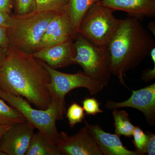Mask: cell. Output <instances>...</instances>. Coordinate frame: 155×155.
I'll return each mask as SVG.
<instances>
[{"label": "cell", "mask_w": 155, "mask_h": 155, "mask_svg": "<svg viewBox=\"0 0 155 155\" xmlns=\"http://www.w3.org/2000/svg\"><path fill=\"white\" fill-rule=\"evenodd\" d=\"M50 81L49 73L38 60L9 45L0 67L1 90L46 110L51 103L48 87Z\"/></svg>", "instance_id": "obj_1"}, {"label": "cell", "mask_w": 155, "mask_h": 155, "mask_svg": "<svg viewBox=\"0 0 155 155\" xmlns=\"http://www.w3.org/2000/svg\"><path fill=\"white\" fill-rule=\"evenodd\" d=\"M154 47L153 38L140 20L130 17L122 19L108 45L112 74L127 88L124 75L138 67Z\"/></svg>", "instance_id": "obj_2"}, {"label": "cell", "mask_w": 155, "mask_h": 155, "mask_svg": "<svg viewBox=\"0 0 155 155\" xmlns=\"http://www.w3.org/2000/svg\"><path fill=\"white\" fill-rule=\"evenodd\" d=\"M56 12L35 11L12 16V23L7 28L9 45L29 54L37 51L42 36Z\"/></svg>", "instance_id": "obj_3"}, {"label": "cell", "mask_w": 155, "mask_h": 155, "mask_svg": "<svg viewBox=\"0 0 155 155\" xmlns=\"http://www.w3.org/2000/svg\"><path fill=\"white\" fill-rule=\"evenodd\" d=\"M0 98L19 111L26 121L30 122L53 144H58L59 132L56 122L62 120L66 109L56 101L51 100L46 110L34 109L30 103L20 96L11 94L0 89Z\"/></svg>", "instance_id": "obj_4"}, {"label": "cell", "mask_w": 155, "mask_h": 155, "mask_svg": "<svg viewBox=\"0 0 155 155\" xmlns=\"http://www.w3.org/2000/svg\"><path fill=\"white\" fill-rule=\"evenodd\" d=\"M73 39L76 52L73 59L74 64L80 65L84 72L105 87L107 86L112 75L108 46L94 44L79 33Z\"/></svg>", "instance_id": "obj_5"}, {"label": "cell", "mask_w": 155, "mask_h": 155, "mask_svg": "<svg viewBox=\"0 0 155 155\" xmlns=\"http://www.w3.org/2000/svg\"><path fill=\"white\" fill-rule=\"evenodd\" d=\"M114 12L113 9L96 3L81 20L78 33L94 44L107 46L122 21L114 17Z\"/></svg>", "instance_id": "obj_6"}, {"label": "cell", "mask_w": 155, "mask_h": 155, "mask_svg": "<svg viewBox=\"0 0 155 155\" xmlns=\"http://www.w3.org/2000/svg\"><path fill=\"white\" fill-rule=\"evenodd\" d=\"M39 61L50 74L51 81L48 87L51 100L58 102L64 109H66L65 97L71 91L84 87L94 95L99 93L105 87L102 83L83 71L75 74L64 73L53 69L43 61Z\"/></svg>", "instance_id": "obj_7"}, {"label": "cell", "mask_w": 155, "mask_h": 155, "mask_svg": "<svg viewBox=\"0 0 155 155\" xmlns=\"http://www.w3.org/2000/svg\"><path fill=\"white\" fill-rule=\"evenodd\" d=\"M35 128L27 121L11 126L0 139V155H25Z\"/></svg>", "instance_id": "obj_8"}, {"label": "cell", "mask_w": 155, "mask_h": 155, "mask_svg": "<svg viewBox=\"0 0 155 155\" xmlns=\"http://www.w3.org/2000/svg\"><path fill=\"white\" fill-rule=\"evenodd\" d=\"M105 107L108 110H117L122 107H131L141 111L150 126L155 123V83L136 91L125 101L116 102L108 100Z\"/></svg>", "instance_id": "obj_9"}, {"label": "cell", "mask_w": 155, "mask_h": 155, "mask_svg": "<svg viewBox=\"0 0 155 155\" xmlns=\"http://www.w3.org/2000/svg\"><path fill=\"white\" fill-rule=\"evenodd\" d=\"M57 147L62 155H103L85 126L74 135L61 131Z\"/></svg>", "instance_id": "obj_10"}, {"label": "cell", "mask_w": 155, "mask_h": 155, "mask_svg": "<svg viewBox=\"0 0 155 155\" xmlns=\"http://www.w3.org/2000/svg\"><path fill=\"white\" fill-rule=\"evenodd\" d=\"M74 37V31L68 14L65 11L57 12L42 36L38 51L73 39Z\"/></svg>", "instance_id": "obj_11"}, {"label": "cell", "mask_w": 155, "mask_h": 155, "mask_svg": "<svg viewBox=\"0 0 155 155\" xmlns=\"http://www.w3.org/2000/svg\"><path fill=\"white\" fill-rule=\"evenodd\" d=\"M76 49L72 39L38 50L31 54L54 69L69 67L74 64Z\"/></svg>", "instance_id": "obj_12"}, {"label": "cell", "mask_w": 155, "mask_h": 155, "mask_svg": "<svg viewBox=\"0 0 155 155\" xmlns=\"http://www.w3.org/2000/svg\"><path fill=\"white\" fill-rule=\"evenodd\" d=\"M87 132L104 155H140L136 150H130L123 145L120 136L106 132L99 124H91L84 121Z\"/></svg>", "instance_id": "obj_13"}, {"label": "cell", "mask_w": 155, "mask_h": 155, "mask_svg": "<svg viewBox=\"0 0 155 155\" xmlns=\"http://www.w3.org/2000/svg\"><path fill=\"white\" fill-rule=\"evenodd\" d=\"M98 3L114 11H124L139 20L155 16V0H101Z\"/></svg>", "instance_id": "obj_14"}, {"label": "cell", "mask_w": 155, "mask_h": 155, "mask_svg": "<svg viewBox=\"0 0 155 155\" xmlns=\"http://www.w3.org/2000/svg\"><path fill=\"white\" fill-rule=\"evenodd\" d=\"M101 1V0H69L65 11L70 17L74 36L78 33L81 22L87 12L94 5Z\"/></svg>", "instance_id": "obj_15"}, {"label": "cell", "mask_w": 155, "mask_h": 155, "mask_svg": "<svg viewBox=\"0 0 155 155\" xmlns=\"http://www.w3.org/2000/svg\"><path fill=\"white\" fill-rule=\"evenodd\" d=\"M57 145L53 144L38 131L34 133L25 155H61Z\"/></svg>", "instance_id": "obj_16"}, {"label": "cell", "mask_w": 155, "mask_h": 155, "mask_svg": "<svg viewBox=\"0 0 155 155\" xmlns=\"http://www.w3.org/2000/svg\"><path fill=\"white\" fill-rule=\"evenodd\" d=\"M115 134L119 136H124L130 137L132 136L135 126L130 121L129 115L124 110H113Z\"/></svg>", "instance_id": "obj_17"}, {"label": "cell", "mask_w": 155, "mask_h": 155, "mask_svg": "<svg viewBox=\"0 0 155 155\" xmlns=\"http://www.w3.org/2000/svg\"><path fill=\"white\" fill-rule=\"evenodd\" d=\"M26 119L22 114L5 101L0 98V124L12 126L17 123H22Z\"/></svg>", "instance_id": "obj_18"}, {"label": "cell", "mask_w": 155, "mask_h": 155, "mask_svg": "<svg viewBox=\"0 0 155 155\" xmlns=\"http://www.w3.org/2000/svg\"><path fill=\"white\" fill-rule=\"evenodd\" d=\"M69 0H36V11L38 12L65 11Z\"/></svg>", "instance_id": "obj_19"}, {"label": "cell", "mask_w": 155, "mask_h": 155, "mask_svg": "<svg viewBox=\"0 0 155 155\" xmlns=\"http://www.w3.org/2000/svg\"><path fill=\"white\" fill-rule=\"evenodd\" d=\"M66 118L68 119L70 127L73 128L76 124L82 122L85 118L83 107L78 103H72L67 110Z\"/></svg>", "instance_id": "obj_20"}, {"label": "cell", "mask_w": 155, "mask_h": 155, "mask_svg": "<svg viewBox=\"0 0 155 155\" xmlns=\"http://www.w3.org/2000/svg\"><path fill=\"white\" fill-rule=\"evenodd\" d=\"M133 143L136 150L140 155H144V149L147 142L148 137L139 126H135L133 131Z\"/></svg>", "instance_id": "obj_21"}, {"label": "cell", "mask_w": 155, "mask_h": 155, "mask_svg": "<svg viewBox=\"0 0 155 155\" xmlns=\"http://www.w3.org/2000/svg\"><path fill=\"white\" fill-rule=\"evenodd\" d=\"M14 7L17 15L29 14L36 11V0H14Z\"/></svg>", "instance_id": "obj_22"}, {"label": "cell", "mask_w": 155, "mask_h": 155, "mask_svg": "<svg viewBox=\"0 0 155 155\" xmlns=\"http://www.w3.org/2000/svg\"><path fill=\"white\" fill-rule=\"evenodd\" d=\"M82 104L84 110L87 115L95 116L104 112L100 108L101 104L94 97L85 98Z\"/></svg>", "instance_id": "obj_23"}, {"label": "cell", "mask_w": 155, "mask_h": 155, "mask_svg": "<svg viewBox=\"0 0 155 155\" xmlns=\"http://www.w3.org/2000/svg\"><path fill=\"white\" fill-rule=\"evenodd\" d=\"M148 139L144 149V154L155 155V135L153 133L147 134Z\"/></svg>", "instance_id": "obj_24"}, {"label": "cell", "mask_w": 155, "mask_h": 155, "mask_svg": "<svg viewBox=\"0 0 155 155\" xmlns=\"http://www.w3.org/2000/svg\"><path fill=\"white\" fill-rule=\"evenodd\" d=\"M12 16L6 12L0 11V26L5 28H8L12 23Z\"/></svg>", "instance_id": "obj_25"}, {"label": "cell", "mask_w": 155, "mask_h": 155, "mask_svg": "<svg viewBox=\"0 0 155 155\" xmlns=\"http://www.w3.org/2000/svg\"><path fill=\"white\" fill-rule=\"evenodd\" d=\"M14 6V0H0V11L11 14Z\"/></svg>", "instance_id": "obj_26"}, {"label": "cell", "mask_w": 155, "mask_h": 155, "mask_svg": "<svg viewBox=\"0 0 155 155\" xmlns=\"http://www.w3.org/2000/svg\"><path fill=\"white\" fill-rule=\"evenodd\" d=\"M9 45L7 28L0 26V48H7Z\"/></svg>", "instance_id": "obj_27"}, {"label": "cell", "mask_w": 155, "mask_h": 155, "mask_svg": "<svg viewBox=\"0 0 155 155\" xmlns=\"http://www.w3.org/2000/svg\"><path fill=\"white\" fill-rule=\"evenodd\" d=\"M142 79L145 82L148 83L155 78V65L153 69H147L143 71Z\"/></svg>", "instance_id": "obj_28"}, {"label": "cell", "mask_w": 155, "mask_h": 155, "mask_svg": "<svg viewBox=\"0 0 155 155\" xmlns=\"http://www.w3.org/2000/svg\"><path fill=\"white\" fill-rule=\"evenodd\" d=\"M7 48H0V67L3 64V61L5 58L7 54Z\"/></svg>", "instance_id": "obj_29"}, {"label": "cell", "mask_w": 155, "mask_h": 155, "mask_svg": "<svg viewBox=\"0 0 155 155\" xmlns=\"http://www.w3.org/2000/svg\"><path fill=\"white\" fill-rule=\"evenodd\" d=\"M11 126L9 125H3L0 124V139L2 138L3 134L7 131Z\"/></svg>", "instance_id": "obj_30"}, {"label": "cell", "mask_w": 155, "mask_h": 155, "mask_svg": "<svg viewBox=\"0 0 155 155\" xmlns=\"http://www.w3.org/2000/svg\"><path fill=\"white\" fill-rule=\"evenodd\" d=\"M147 28L155 35V22L154 21H151L149 23Z\"/></svg>", "instance_id": "obj_31"}, {"label": "cell", "mask_w": 155, "mask_h": 155, "mask_svg": "<svg viewBox=\"0 0 155 155\" xmlns=\"http://www.w3.org/2000/svg\"><path fill=\"white\" fill-rule=\"evenodd\" d=\"M150 56L152 60L154 63V65H155V47L153 48L151 50L150 52Z\"/></svg>", "instance_id": "obj_32"}]
</instances>
